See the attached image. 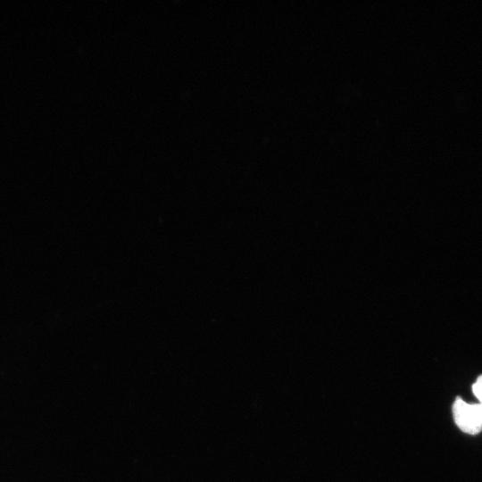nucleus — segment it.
Masks as SVG:
<instances>
[{
    "mask_svg": "<svg viewBox=\"0 0 482 482\" xmlns=\"http://www.w3.org/2000/svg\"><path fill=\"white\" fill-rule=\"evenodd\" d=\"M478 404H479L480 409H481V411H482V402H480Z\"/></svg>",
    "mask_w": 482,
    "mask_h": 482,
    "instance_id": "obj_3",
    "label": "nucleus"
},
{
    "mask_svg": "<svg viewBox=\"0 0 482 482\" xmlns=\"http://www.w3.org/2000/svg\"><path fill=\"white\" fill-rule=\"evenodd\" d=\"M456 425L463 432L475 435L482 430V411L479 404H470L457 398L453 405Z\"/></svg>",
    "mask_w": 482,
    "mask_h": 482,
    "instance_id": "obj_1",
    "label": "nucleus"
},
{
    "mask_svg": "<svg viewBox=\"0 0 482 482\" xmlns=\"http://www.w3.org/2000/svg\"><path fill=\"white\" fill-rule=\"evenodd\" d=\"M472 391L479 403L482 402V375H480L473 384Z\"/></svg>",
    "mask_w": 482,
    "mask_h": 482,
    "instance_id": "obj_2",
    "label": "nucleus"
}]
</instances>
